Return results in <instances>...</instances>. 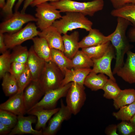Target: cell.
Masks as SVG:
<instances>
[{"label": "cell", "instance_id": "4dcf8cb0", "mask_svg": "<svg viewBox=\"0 0 135 135\" xmlns=\"http://www.w3.org/2000/svg\"><path fill=\"white\" fill-rule=\"evenodd\" d=\"M112 115L117 120L129 121L135 114V101L130 104L123 106Z\"/></svg>", "mask_w": 135, "mask_h": 135}, {"label": "cell", "instance_id": "ffe728a7", "mask_svg": "<svg viewBox=\"0 0 135 135\" xmlns=\"http://www.w3.org/2000/svg\"><path fill=\"white\" fill-rule=\"evenodd\" d=\"M92 70L90 68L73 69V70L66 68L61 86L71 82H75L84 85L85 79L91 72Z\"/></svg>", "mask_w": 135, "mask_h": 135}, {"label": "cell", "instance_id": "f546056e", "mask_svg": "<svg viewBox=\"0 0 135 135\" xmlns=\"http://www.w3.org/2000/svg\"><path fill=\"white\" fill-rule=\"evenodd\" d=\"M12 49L10 53L11 63L14 62L26 63L29 55L27 48L21 45L16 46Z\"/></svg>", "mask_w": 135, "mask_h": 135}, {"label": "cell", "instance_id": "bcb514c9", "mask_svg": "<svg viewBox=\"0 0 135 135\" xmlns=\"http://www.w3.org/2000/svg\"><path fill=\"white\" fill-rule=\"evenodd\" d=\"M25 0H18L14 6V10L15 12L18 11L21 5L23 2Z\"/></svg>", "mask_w": 135, "mask_h": 135}, {"label": "cell", "instance_id": "4fadbf2b", "mask_svg": "<svg viewBox=\"0 0 135 135\" xmlns=\"http://www.w3.org/2000/svg\"><path fill=\"white\" fill-rule=\"evenodd\" d=\"M44 94L38 81L32 80L23 92L27 111L37 104Z\"/></svg>", "mask_w": 135, "mask_h": 135}, {"label": "cell", "instance_id": "9c48e42d", "mask_svg": "<svg viewBox=\"0 0 135 135\" xmlns=\"http://www.w3.org/2000/svg\"><path fill=\"white\" fill-rule=\"evenodd\" d=\"M116 56L115 49L111 44L102 56L97 59H92L94 64L91 72L104 74L108 76L110 78L116 82L111 67L112 60L113 59L115 58Z\"/></svg>", "mask_w": 135, "mask_h": 135}, {"label": "cell", "instance_id": "83f0119b", "mask_svg": "<svg viewBox=\"0 0 135 135\" xmlns=\"http://www.w3.org/2000/svg\"><path fill=\"white\" fill-rule=\"evenodd\" d=\"M71 60L73 69L90 68L94 64L92 60L82 50H78Z\"/></svg>", "mask_w": 135, "mask_h": 135}, {"label": "cell", "instance_id": "e0dca14e", "mask_svg": "<svg viewBox=\"0 0 135 135\" xmlns=\"http://www.w3.org/2000/svg\"><path fill=\"white\" fill-rule=\"evenodd\" d=\"M113 32L105 36L98 29L92 28L87 35L80 42V48H82L98 45L110 41Z\"/></svg>", "mask_w": 135, "mask_h": 135}, {"label": "cell", "instance_id": "3957f363", "mask_svg": "<svg viewBox=\"0 0 135 135\" xmlns=\"http://www.w3.org/2000/svg\"><path fill=\"white\" fill-rule=\"evenodd\" d=\"M83 14L74 12H66L61 18L56 20L52 26L61 34L77 28L84 29L89 32L92 28V22Z\"/></svg>", "mask_w": 135, "mask_h": 135}, {"label": "cell", "instance_id": "8d00e7d4", "mask_svg": "<svg viewBox=\"0 0 135 135\" xmlns=\"http://www.w3.org/2000/svg\"><path fill=\"white\" fill-rule=\"evenodd\" d=\"M27 66L26 63L13 62L11 63L9 72L17 80L18 77L24 70Z\"/></svg>", "mask_w": 135, "mask_h": 135}, {"label": "cell", "instance_id": "f6af8a7d", "mask_svg": "<svg viewBox=\"0 0 135 135\" xmlns=\"http://www.w3.org/2000/svg\"><path fill=\"white\" fill-rule=\"evenodd\" d=\"M34 0H25L24 2L22 8L21 10V12L25 13L28 7L30 6L31 3Z\"/></svg>", "mask_w": 135, "mask_h": 135}, {"label": "cell", "instance_id": "5bb4252c", "mask_svg": "<svg viewBox=\"0 0 135 135\" xmlns=\"http://www.w3.org/2000/svg\"><path fill=\"white\" fill-rule=\"evenodd\" d=\"M24 92H17L1 104L0 109L10 112L17 116L24 115L27 110L25 104Z\"/></svg>", "mask_w": 135, "mask_h": 135}, {"label": "cell", "instance_id": "d6986e66", "mask_svg": "<svg viewBox=\"0 0 135 135\" xmlns=\"http://www.w3.org/2000/svg\"><path fill=\"white\" fill-rule=\"evenodd\" d=\"M45 62L36 54L32 46L29 50L26 64L32 74V80H38Z\"/></svg>", "mask_w": 135, "mask_h": 135}, {"label": "cell", "instance_id": "d6a6232c", "mask_svg": "<svg viewBox=\"0 0 135 135\" xmlns=\"http://www.w3.org/2000/svg\"><path fill=\"white\" fill-rule=\"evenodd\" d=\"M18 121V116L9 111L0 109V122L12 129Z\"/></svg>", "mask_w": 135, "mask_h": 135}, {"label": "cell", "instance_id": "e575fe53", "mask_svg": "<svg viewBox=\"0 0 135 135\" xmlns=\"http://www.w3.org/2000/svg\"><path fill=\"white\" fill-rule=\"evenodd\" d=\"M11 62L10 53L8 50L2 53L0 56V78H2L5 74L9 72Z\"/></svg>", "mask_w": 135, "mask_h": 135}, {"label": "cell", "instance_id": "ba28073f", "mask_svg": "<svg viewBox=\"0 0 135 135\" xmlns=\"http://www.w3.org/2000/svg\"><path fill=\"white\" fill-rule=\"evenodd\" d=\"M36 21V18L30 14L16 11L11 16L0 23V32L13 33L21 29L25 24Z\"/></svg>", "mask_w": 135, "mask_h": 135}, {"label": "cell", "instance_id": "74e56055", "mask_svg": "<svg viewBox=\"0 0 135 135\" xmlns=\"http://www.w3.org/2000/svg\"><path fill=\"white\" fill-rule=\"evenodd\" d=\"M114 9L122 7L130 4H134L135 0H109Z\"/></svg>", "mask_w": 135, "mask_h": 135}, {"label": "cell", "instance_id": "b9f144b4", "mask_svg": "<svg viewBox=\"0 0 135 135\" xmlns=\"http://www.w3.org/2000/svg\"><path fill=\"white\" fill-rule=\"evenodd\" d=\"M127 36L130 42H135V28H130L127 33Z\"/></svg>", "mask_w": 135, "mask_h": 135}, {"label": "cell", "instance_id": "cb8c5ba5", "mask_svg": "<svg viewBox=\"0 0 135 135\" xmlns=\"http://www.w3.org/2000/svg\"><path fill=\"white\" fill-rule=\"evenodd\" d=\"M51 61L54 63L64 75L66 68H72L71 59L67 57L61 51L54 48L51 49Z\"/></svg>", "mask_w": 135, "mask_h": 135}, {"label": "cell", "instance_id": "6da1fadb", "mask_svg": "<svg viewBox=\"0 0 135 135\" xmlns=\"http://www.w3.org/2000/svg\"><path fill=\"white\" fill-rule=\"evenodd\" d=\"M117 22L116 28L110 41L115 50V64L120 66L124 64L125 54L132 48L126 35L127 29L131 24L126 19L120 17H117Z\"/></svg>", "mask_w": 135, "mask_h": 135}, {"label": "cell", "instance_id": "52a82bcc", "mask_svg": "<svg viewBox=\"0 0 135 135\" xmlns=\"http://www.w3.org/2000/svg\"><path fill=\"white\" fill-rule=\"evenodd\" d=\"M84 85L72 82L66 96V105L72 114H77L84 106L86 99Z\"/></svg>", "mask_w": 135, "mask_h": 135}, {"label": "cell", "instance_id": "2e32d148", "mask_svg": "<svg viewBox=\"0 0 135 135\" xmlns=\"http://www.w3.org/2000/svg\"><path fill=\"white\" fill-rule=\"evenodd\" d=\"M38 36L44 39L51 48L59 50L64 52V44L61 34L52 26L40 31Z\"/></svg>", "mask_w": 135, "mask_h": 135}, {"label": "cell", "instance_id": "5b68a950", "mask_svg": "<svg viewBox=\"0 0 135 135\" xmlns=\"http://www.w3.org/2000/svg\"><path fill=\"white\" fill-rule=\"evenodd\" d=\"M36 6V24L41 31L52 26L56 20L62 16L59 10L47 2L38 4Z\"/></svg>", "mask_w": 135, "mask_h": 135}, {"label": "cell", "instance_id": "7c38bea8", "mask_svg": "<svg viewBox=\"0 0 135 135\" xmlns=\"http://www.w3.org/2000/svg\"><path fill=\"white\" fill-rule=\"evenodd\" d=\"M36 116L32 115L28 116H18V121L15 126L12 129L9 135L31 134L34 135H42V130L34 129L32 124L37 122Z\"/></svg>", "mask_w": 135, "mask_h": 135}, {"label": "cell", "instance_id": "603a6c76", "mask_svg": "<svg viewBox=\"0 0 135 135\" xmlns=\"http://www.w3.org/2000/svg\"><path fill=\"white\" fill-rule=\"evenodd\" d=\"M98 74L90 72L85 79L84 85L93 91L102 90L108 79L104 74Z\"/></svg>", "mask_w": 135, "mask_h": 135}, {"label": "cell", "instance_id": "1f68e13d", "mask_svg": "<svg viewBox=\"0 0 135 135\" xmlns=\"http://www.w3.org/2000/svg\"><path fill=\"white\" fill-rule=\"evenodd\" d=\"M102 90L104 92L103 95L104 98L113 100L117 97L122 90L116 82L110 78L108 79Z\"/></svg>", "mask_w": 135, "mask_h": 135}, {"label": "cell", "instance_id": "ee69618b", "mask_svg": "<svg viewBox=\"0 0 135 135\" xmlns=\"http://www.w3.org/2000/svg\"><path fill=\"white\" fill-rule=\"evenodd\" d=\"M60 0H34L30 4V6L32 7L36 6L40 4L50 1L51 2H55Z\"/></svg>", "mask_w": 135, "mask_h": 135}, {"label": "cell", "instance_id": "f35d334b", "mask_svg": "<svg viewBox=\"0 0 135 135\" xmlns=\"http://www.w3.org/2000/svg\"><path fill=\"white\" fill-rule=\"evenodd\" d=\"M16 0H6L5 4L2 8V10L8 16H11L13 14L12 9Z\"/></svg>", "mask_w": 135, "mask_h": 135}, {"label": "cell", "instance_id": "7bdbcfd3", "mask_svg": "<svg viewBox=\"0 0 135 135\" xmlns=\"http://www.w3.org/2000/svg\"><path fill=\"white\" fill-rule=\"evenodd\" d=\"M12 129L5 124L0 122V134L6 135L9 134Z\"/></svg>", "mask_w": 135, "mask_h": 135}, {"label": "cell", "instance_id": "8fae6325", "mask_svg": "<svg viewBox=\"0 0 135 135\" xmlns=\"http://www.w3.org/2000/svg\"><path fill=\"white\" fill-rule=\"evenodd\" d=\"M60 106L58 111L50 119L48 126L42 130V135H55L60 130L63 122L71 118L72 113L62 99Z\"/></svg>", "mask_w": 135, "mask_h": 135}, {"label": "cell", "instance_id": "8992f818", "mask_svg": "<svg viewBox=\"0 0 135 135\" xmlns=\"http://www.w3.org/2000/svg\"><path fill=\"white\" fill-rule=\"evenodd\" d=\"M39 32L35 24L30 22L16 32L6 34L4 35V39L7 48L12 49L26 40H32L38 36Z\"/></svg>", "mask_w": 135, "mask_h": 135}, {"label": "cell", "instance_id": "7a4b0ae2", "mask_svg": "<svg viewBox=\"0 0 135 135\" xmlns=\"http://www.w3.org/2000/svg\"><path fill=\"white\" fill-rule=\"evenodd\" d=\"M50 3L60 12H74L92 16L104 8L103 0H93L87 2H79L72 0H60Z\"/></svg>", "mask_w": 135, "mask_h": 135}, {"label": "cell", "instance_id": "836d02e7", "mask_svg": "<svg viewBox=\"0 0 135 135\" xmlns=\"http://www.w3.org/2000/svg\"><path fill=\"white\" fill-rule=\"evenodd\" d=\"M32 80V74L27 65L24 70L17 79L18 88V92H24L26 88Z\"/></svg>", "mask_w": 135, "mask_h": 135}, {"label": "cell", "instance_id": "60d3db41", "mask_svg": "<svg viewBox=\"0 0 135 135\" xmlns=\"http://www.w3.org/2000/svg\"><path fill=\"white\" fill-rule=\"evenodd\" d=\"M4 34L0 32V52L1 54L7 50V48L5 44Z\"/></svg>", "mask_w": 135, "mask_h": 135}, {"label": "cell", "instance_id": "30bf717a", "mask_svg": "<svg viewBox=\"0 0 135 135\" xmlns=\"http://www.w3.org/2000/svg\"><path fill=\"white\" fill-rule=\"evenodd\" d=\"M72 83L46 92L42 98L30 108H39L52 109L56 108L58 100L66 96Z\"/></svg>", "mask_w": 135, "mask_h": 135}, {"label": "cell", "instance_id": "277c9868", "mask_svg": "<svg viewBox=\"0 0 135 135\" xmlns=\"http://www.w3.org/2000/svg\"><path fill=\"white\" fill-rule=\"evenodd\" d=\"M64 77V74L58 66L50 61L46 62L38 81L45 94L61 87Z\"/></svg>", "mask_w": 135, "mask_h": 135}, {"label": "cell", "instance_id": "ab89813d", "mask_svg": "<svg viewBox=\"0 0 135 135\" xmlns=\"http://www.w3.org/2000/svg\"><path fill=\"white\" fill-rule=\"evenodd\" d=\"M117 125L111 124L106 128L105 133L108 135H118L117 132Z\"/></svg>", "mask_w": 135, "mask_h": 135}, {"label": "cell", "instance_id": "7dc6e473", "mask_svg": "<svg viewBox=\"0 0 135 135\" xmlns=\"http://www.w3.org/2000/svg\"><path fill=\"white\" fill-rule=\"evenodd\" d=\"M129 121L135 127V114Z\"/></svg>", "mask_w": 135, "mask_h": 135}, {"label": "cell", "instance_id": "f1b7e54d", "mask_svg": "<svg viewBox=\"0 0 135 135\" xmlns=\"http://www.w3.org/2000/svg\"><path fill=\"white\" fill-rule=\"evenodd\" d=\"M110 41L98 45L82 48V50L91 59H97L102 56L111 44Z\"/></svg>", "mask_w": 135, "mask_h": 135}, {"label": "cell", "instance_id": "484cf974", "mask_svg": "<svg viewBox=\"0 0 135 135\" xmlns=\"http://www.w3.org/2000/svg\"><path fill=\"white\" fill-rule=\"evenodd\" d=\"M111 15L114 17L123 18L129 21L135 28V6L130 4L122 7L112 10Z\"/></svg>", "mask_w": 135, "mask_h": 135}, {"label": "cell", "instance_id": "ac0fdd59", "mask_svg": "<svg viewBox=\"0 0 135 135\" xmlns=\"http://www.w3.org/2000/svg\"><path fill=\"white\" fill-rule=\"evenodd\" d=\"M60 108L52 109H46L36 108H30L27 111L26 113L30 115L36 117L37 122L35 129L38 130H44L48 121L59 110Z\"/></svg>", "mask_w": 135, "mask_h": 135}, {"label": "cell", "instance_id": "c3c4849f", "mask_svg": "<svg viewBox=\"0 0 135 135\" xmlns=\"http://www.w3.org/2000/svg\"><path fill=\"white\" fill-rule=\"evenodd\" d=\"M5 0H0V7L2 9L6 3Z\"/></svg>", "mask_w": 135, "mask_h": 135}, {"label": "cell", "instance_id": "7402d4cb", "mask_svg": "<svg viewBox=\"0 0 135 135\" xmlns=\"http://www.w3.org/2000/svg\"><path fill=\"white\" fill-rule=\"evenodd\" d=\"M34 50L37 55L46 62L51 61V48L46 40L39 36H35L32 40Z\"/></svg>", "mask_w": 135, "mask_h": 135}, {"label": "cell", "instance_id": "4316f807", "mask_svg": "<svg viewBox=\"0 0 135 135\" xmlns=\"http://www.w3.org/2000/svg\"><path fill=\"white\" fill-rule=\"evenodd\" d=\"M2 78V86L6 96H11L18 92L17 80L9 72L6 73Z\"/></svg>", "mask_w": 135, "mask_h": 135}, {"label": "cell", "instance_id": "d590c367", "mask_svg": "<svg viewBox=\"0 0 135 135\" xmlns=\"http://www.w3.org/2000/svg\"><path fill=\"white\" fill-rule=\"evenodd\" d=\"M117 130L122 135H135V127L130 121L122 120L117 124Z\"/></svg>", "mask_w": 135, "mask_h": 135}, {"label": "cell", "instance_id": "9a60e30c", "mask_svg": "<svg viewBox=\"0 0 135 135\" xmlns=\"http://www.w3.org/2000/svg\"><path fill=\"white\" fill-rule=\"evenodd\" d=\"M126 54V62L116 74L125 82L132 84L135 83V53L130 50Z\"/></svg>", "mask_w": 135, "mask_h": 135}, {"label": "cell", "instance_id": "681fc988", "mask_svg": "<svg viewBox=\"0 0 135 135\" xmlns=\"http://www.w3.org/2000/svg\"><path fill=\"white\" fill-rule=\"evenodd\" d=\"M134 4V5H135V3Z\"/></svg>", "mask_w": 135, "mask_h": 135}, {"label": "cell", "instance_id": "44dd1931", "mask_svg": "<svg viewBox=\"0 0 135 135\" xmlns=\"http://www.w3.org/2000/svg\"><path fill=\"white\" fill-rule=\"evenodd\" d=\"M79 36V33L78 31H75L70 35L67 34H64L62 36L64 48V53L70 59L80 48Z\"/></svg>", "mask_w": 135, "mask_h": 135}, {"label": "cell", "instance_id": "d4e9b609", "mask_svg": "<svg viewBox=\"0 0 135 135\" xmlns=\"http://www.w3.org/2000/svg\"><path fill=\"white\" fill-rule=\"evenodd\" d=\"M113 100L114 106L117 110L131 104L135 101V89L129 88L122 90Z\"/></svg>", "mask_w": 135, "mask_h": 135}]
</instances>
